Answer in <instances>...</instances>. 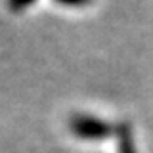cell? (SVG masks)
Listing matches in <instances>:
<instances>
[{"mask_svg": "<svg viewBox=\"0 0 153 153\" xmlns=\"http://www.w3.org/2000/svg\"><path fill=\"white\" fill-rule=\"evenodd\" d=\"M69 130L80 140H90V142H100L109 136H115V126L109 124L103 119H98L94 115L86 113H76L71 115L69 119Z\"/></svg>", "mask_w": 153, "mask_h": 153, "instance_id": "6da1fadb", "label": "cell"}, {"mask_svg": "<svg viewBox=\"0 0 153 153\" xmlns=\"http://www.w3.org/2000/svg\"><path fill=\"white\" fill-rule=\"evenodd\" d=\"M115 138H117V153H138L132 126L128 123H119L115 126Z\"/></svg>", "mask_w": 153, "mask_h": 153, "instance_id": "7a4b0ae2", "label": "cell"}, {"mask_svg": "<svg viewBox=\"0 0 153 153\" xmlns=\"http://www.w3.org/2000/svg\"><path fill=\"white\" fill-rule=\"evenodd\" d=\"M35 0H8V6L12 12H21V10L29 8Z\"/></svg>", "mask_w": 153, "mask_h": 153, "instance_id": "3957f363", "label": "cell"}, {"mask_svg": "<svg viewBox=\"0 0 153 153\" xmlns=\"http://www.w3.org/2000/svg\"><path fill=\"white\" fill-rule=\"evenodd\" d=\"M57 4L61 6H69V8H82V6H88L92 0H56Z\"/></svg>", "mask_w": 153, "mask_h": 153, "instance_id": "277c9868", "label": "cell"}]
</instances>
